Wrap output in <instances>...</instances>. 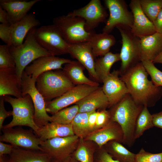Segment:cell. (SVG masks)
<instances>
[{
    "instance_id": "6da1fadb",
    "label": "cell",
    "mask_w": 162,
    "mask_h": 162,
    "mask_svg": "<svg viewBox=\"0 0 162 162\" xmlns=\"http://www.w3.org/2000/svg\"><path fill=\"white\" fill-rule=\"evenodd\" d=\"M148 75L141 62L120 77L136 103L150 107L155 106L162 97V87L155 85L148 79Z\"/></svg>"
},
{
    "instance_id": "7a4b0ae2",
    "label": "cell",
    "mask_w": 162,
    "mask_h": 162,
    "mask_svg": "<svg viewBox=\"0 0 162 162\" xmlns=\"http://www.w3.org/2000/svg\"><path fill=\"white\" fill-rule=\"evenodd\" d=\"M109 111L111 119L118 123L123 134L122 143L132 147L135 140L134 132L138 117L144 106L136 103L129 94L112 106Z\"/></svg>"
},
{
    "instance_id": "3957f363",
    "label": "cell",
    "mask_w": 162,
    "mask_h": 162,
    "mask_svg": "<svg viewBox=\"0 0 162 162\" xmlns=\"http://www.w3.org/2000/svg\"><path fill=\"white\" fill-rule=\"evenodd\" d=\"M36 28L29 31L21 45L10 47L15 61L16 74L21 82L22 73L29 64L40 57L52 55L37 41L34 34Z\"/></svg>"
},
{
    "instance_id": "277c9868",
    "label": "cell",
    "mask_w": 162,
    "mask_h": 162,
    "mask_svg": "<svg viewBox=\"0 0 162 162\" xmlns=\"http://www.w3.org/2000/svg\"><path fill=\"white\" fill-rule=\"evenodd\" d=\"M36 83V87L45 102L60 97L75 86L61 69L41 74L37 78Z\"/></svg>"
},
{
    "instance_id": "5b68a950",
    "label": "cell",
    "mask_w": 162,
    "mask_h": 162,
    "mask_svg": "<svg viewBox=\"0 0 162 162\" xmlns=\"http://www.w3.org/2000/svg\"><path fill=\"white\" fill-rule=\"evenodd\" d=\"M53 22L68 44L89 41L95 33V31L89 32L86 30L83 19L68 14L54 18Z\"/></svg>"
},
{
    "instance_id": "8992f818",
    "label": "cell",
    "mask_w": 162,
    "mask_h": 162,
    "mask_svg": "<svg viewBox=\"0 0 162 162\" xmlns=\"http://www.w3.org/2000/svg\"><path fill=\"white\" fill-rule=\"evenodd\" d=\"M4 99L12 107L13 118L9 123L3 125L2 129L24 126L30 128L34 133H36L39 127L34 121V108L30 96L27 94L17 98L5 95Z\"/></svg>"
},
{
    "instance_id": "52a82bcc",
    "label": "cell",
    "mask_w": 162,
    "mask_h": 162,
    "mask_svg": "<svg viewBox=\"0 0 162 162\" xmlns=\"http://www.w3.org/2000/svg\"><path fill=\"white\" fill-rule=\"evenodd\" d=\"M116 28L122 37V46L119 53L121 63L119 70L121 75L141 62L140 39L132 33L129 27L118 26Z\"/></svg>"
},
{
    "instance_id": "ba28073f",
    "label": "cell",
    "mask_w": 162,
    "mask_h": 162,
    "mask_svg": "<svg viewBox=\"0 0 162 162\" xmlns=\"http://www.w3.org/2000/svg\"><path fill=\"white\" fill-rule=\"evenodd\" d=\"M36 79L27 75L23 71L21 79V88L22 97L29 95L32 100L34 108V120L39 127L52 122L51 116L47 113L44 100L37 89Z\"/></svg>"
},
{
    "instance_id": "9c48e42d",
    "label": "cell",
    "mask_w": 162,
    "mask_h": 162,
    "mask_svg": "<svg viewBox=\"0 0 162 162\" xmlns=\"http://www.w3.org/2000/svg\"><path fill=\"white\" fill-rule=\"evenodd\" d=\"M35 38L39 44L53 56L68 53V44L53 24L36 28Z\"/></svg>"
},
{
    "instance_id": "30bf717a",
    "label": "cell",
    "mask_w": 162,
    "mask_h": 162,
    "mask_svg": "<svg viewBox=\"0 0 162 162\" xmlns=\"http://www.w3.org/2000/svg\"><path fill=\"white\" fill-rule=\"evenodd\" d=\"M79 137L76 135L52 138L41 141L40 147L51 160L64 162L69 157L78 145Z\"/></svg>"
},
{
    "instance_id": "8fae6325",
    "label": "cell",
    "mask_w": 162,
    "mask_h": 162,
    "mask_svg": "<svg viewBox=\"0 0 162 162\" xmlns=\"http://www.w3.org/2000/svg\"><path fill=\"white\" fill-rule=\"evenodd\" d=\"M109 16L103 29V32L110 34L115 27L124 26L131 28L134 21L133 14L123 0H105Z\"/></svg>"
},
{
    "instance_id": "7c38bea8",
    "label": "cell",
    "mask_w": 162,
    "mask_h": 162,
    "mask_svg": "<svg viewBox=\"0 0 162 162\" xmlns=\"http://www.w3.org/2000/svg\"><path fill=\"white\" fill-rule=\"evenodd\" d=\"M2 130L0 142L9 143L15 147L43 151L40 147L41 140L32 129L28 130L16 127Z\"/></svg>"
},
{
    "instance_id": "4fadbf2b",
    "label": "cell",
    "mask_w": 162,
    "mask_h": 162,
    "mask_svg": "<svg viewBox=\"0 0 162 162\" xmlns=\"http://www.w3.org/2000/svg\"><path fill=\"white\" fill-rule=\"evenodd\" d=\"M99 87L86 85L75 86L60 97L45 102L46 110L52 115L70 105L75 104Z\"/></svg>"
},
{
    "instance_id": "5bb4252c",
    "label": "cell",
    "mask_w": 162,
    "mask_h": 162,
    "mask_svg": "<svg viewBox=\"0 0 162 162\" xmlns=\"http://www.w3.org/2000/svg\"><path fill=\"white\" fill-rule=\"evenodd\" d=\"M68 14L83 19L85 29L89 32L94 31V28L101 23H106L108 15L100 0H92L85 6Z\"/></svg>"
},
{
    "instance_id": "9a60e30c",
    "label": "cell",
    "mask_w": 162,
    "mask_h": 162,
    "mask_svg": "<svg viewBox=\"0 0 162 162\" xmlns=\"http://www.w3.org/2000/svg\"><path fill=\"white\" fill-rule=\"evenodd\" d=\"M68 53L87 70L92 80L100 82L95 70V60L89 41L68 44Z\"/></svg>"
},
{
    "instance_id": "2e32d148",
    "label": "cell",
    "mask_w": 162,
    "mask_h": 162,
    "mask_svg": "<svg viewBox=\"0 0 162 162\" xmlns=\"http://www.w3.org/2000/svg\"><path fill=\"white\" fill-rule=\"evenodd\" d=\"M119 75V70H114L102 82V89L108 100L109 107L116 104L129 93L126 85Z\"/></svg>"
},
{
    "instance_id": "e0dca14e",
    "label": "cell",
    "mask_w": 162,
    "mask_h": 162,
    "mask_svg": "<svg viewBox=\"0 0 162 162\" xmlns=\"http://www.w3.org/2000/svg\"><path fill=\"white\" fill-rule=\"evenodd\" d=\"M129 7L134 17L133 24L130 29L134 35L140 38L156 32L152 22L142 11L140 0H131Z\"/></svg>"
},
{
    "instance_id": "ac0fdd59",
    "label": "cell",
    "mask_w": 162,
    "mask_h": 162,
    "mask_svg": "<svg viewBox=\"0 0 162 162\" xmlns=\"http://www.w3.org/2000/svg\"><path fill=\"white\" fill-rule=\"evenodd\" d=\"M71 60L52 55L44 56L33 61L27 66L24 71L28 76L37 79L41 74L51 70L62 69V66Z\"/></svg>"
},
{
    "instance_id": "d6986e66",
    "label": "cell",
    "mask_w": 162,
    "mask_h": 162,
    "mask_svg": "<svg viewBox=\"0 0 162 162\" xmlns=\"http://www.w3.org/2000/svg\"><path fill=\"white\" fill-rule=\"evenodd\" d=\"M86 139L94 142L100 148L110 141L122 142L123 134L120 125L111 120L104 127L88 134Z\"/></svg>"
},
{
    "instance_id": "ffe728a7",
    "label": "cell",
    "mask_w": 162,
    "mask_h": 162,
    "mask_svg": "<svg viewBox=\"0 0 162 162\" xmlns=\"http://www.w3.org/2000/svg\"><path fill=\"white\" fill-rule=\"evenodd\" d=\"M9 95L17 98L22 97L21 82L16 74L15 68L0 69V96Z\"/></svg>"
},
{
    "instance_id": "44dd1931",
    "label": "cell",
    "mask_w": 162,
    "mask_h": 162,
    "mask_svg": "<svg viewBox=\"0 0 162 162\" xmlns=\"http://www.w3.org/2000/svg\"><path fill=\"white\" fill-rule=\"evenodd\" d=\"M40 25L39 20L32 13L28 14L19 21L11 25L10 46H16L21 45L29 31L33 28H37Z\"/></svg>"
},
{
    "instance_id": "7402d4cb",
    "label": "cell",
    "mask_w": 162,
    "mask_h": 162,
    "mask_svg": "<svg viewBox=\"0 0 162 162\" xmlns=\"http://www.w3.org/2000/svg\"><path fill=\"white\" fill-rule=\"evenodd\" d=\"M40 1L1 0L0 6L8 13L11 25L24 17L33 6Z\"/></svg>"
},
{
    "instance_id": "603a6c76",
    "label": "cell",
    "mask_w": 162,
    "mask_h": 162,
    "mask_svg": "<svg viewBox=\"0 0 162 162\" xmlns=\"http://www.w3.org/2000/svg\"><path fill=\"white\" fill-rule=\"evenodd\" d=\"M140 39L141 62H152L162 51V34L156 32Z\"/></svg>"
},
{
    "instance_id": "cb8c5ba5",
    "label": "cell",
    "mask_w": 162,
    "mask_h": 162,
    "mask_svg": "<svg viewBox=\"0 0 162 162\" xmlns=\"http://www.w3.org/2000/svg\"><path fill=\"white\" fill-rule=\"evenodd\" d=\"M75 104L78 106L79 113L90 112L99 109H105L109 106L108 98L101 87Z\"/></svg>"
},
{
    "instance_id": "d4e9b609",
    "label": "cell",
    "mask_w": 162,
    "mask_h": 162,
    "mask_svg": "<svg viewBox=\"0 0 162 162\" xmlns=\"http://www.w3.org/2000/svg\"><path fill=\"white\" fill-rule=\"evenodd\" d=\"M35 134L42 141L75 135L71 123L65 124L52 122L39 127Z\"/></svg>"
},
{
    "instance_id": "484cf974",
    "label": "cell",
    "mask_w": 162,
    "mask_h": 162,
    "mask_svg": "<svg viewBox=\"0 0 162 162\" xmlns=\"http://www.w3.org/2000/svg\"><path fill=\"white\" fill-rule=\"evenodd\" d=\"M85 68L77 61H71L64 65L62 70L69 80L74 85H86L99 86V83L87 78L84 74Z\"/></svg>"
},
{
    "instance_id": "4316f807",
    "label": "cell",
    "mask_w": 162,
    "mask_h": 162,
    "mask_svg": "<svg viewBox=\"0 0 162 162\" xmlns=\"http://www.w3.org/2000/svg\"><path fill=\"white\" fill-rule=\"evenodd\" d=\"M9 155V162H50L51 161L49 155L43 151L15 146Z\"/></svg>"
},
{
    "instance_id": "83f0119b",
    "label": "cell",
    "mask_w": 162,
    "mask_h": 162,
    "mask_svg": "<svg viewBox=\"0 0 162 162\" xmlns=\"http://www.w3.org/2000/svg\"><path fill=\"white\" fill-rule=\"evenodd\" d=\"M89 41L95 58L102 57L109 52L111 47L115 44L116 40L114 36L110 34L95 32Z\"/></svg>"
},
{
    "instance_id": "f1b7e54d",
    "label": "cell",
    "mask_w": 162,
    "mask_h": 162,
    "mask_svg": "<svg viewBox=\"0 0 162 162\" xmlns=\"http://www.w3.org/2000/svg\"><path fill=\"white\" fill-rule=\"evenodd\" d=\"M119 61V53H114L110 52L95 60V70L100 82H102L110 74L112 65Z\"/></svg>"
},
{
    "instance_id": "f546056e",
    "label": "cell",
    "mask_w": 162,
    "mask_h": 162,
    "mask_svg": "<svg viewBox=\"0 0 162 162\" xmlns=\"http://www.w3.org/2000/svg\"><path fill=\"white\" fill-rule=\"evenodd\" d=\"M106 150L120 162H136V154L130 151L117 141L110 142Z\"/></svg>"
},
{
    "instance_id": "4dcf8cb0",
    "label": "cell",
    "mask_w": 162,
    "mask_h": 162,
    "mask_svg": "<svg viewBox=\"0 0 162 162\" xmlns=\"http://www.w3.org/2000/svg\"><path fill=\"white\" fill-rule=\"evenodd\" d=\"M153 127L152 115L150 113L148 107L144 106L136 122L134 132L135 140L140 137L146 130Z\"/></svg>"
},
{
    "instance_id": "1f68e13d",
    "label": "cell",
    "mask_w": 162,
    "mask_h": 162,
    "mask_svg": "<svg viewBox=\"0 0 162 162\" xmlns=\"http://www.w3.org/2000/svg\"><path fill=\"white\" fill-rule=\"evenodd\" d=\"M92 112H78L74 119L71 123L73 130L75 135L79 137L83 138L91 133L88 124V117Z\"/></svg>"
},
{
    "instance_id": "d6a6232c",
    "label": "cell",
    "mask_w": 162,
    "mask_h": 162,
    "mask_svg": "<svg viewBox=\"0 0 162 162\" xmlns=\"http://www.w3.org/2000/svg\"><path fill=\"white\" fill-rule=\"evenodd\" d=\"M78 112V106L75 104L52 115L51 116L52 122L65 124H70Z\"/></svg>"
},
{
    "instance_id": "836d02e7",
    "label": "cell",
    "mask_w": 162,
    "mask_h": 162,
    "mask_svg": "<svg viewBox=\"0 0 162 162\" xmlns=\"http://www.w3.org/2000/svg\"><path fill=\"white\" fill-rule=\"evenodd\" d=\"M140 3L142 11L152 22L162 9V0H140Z\"/></svg>"
},
{
    "instance_id": "e575fe53",
    "label": "cell",
    "mask_w": 162,
    "mask_h": 162,
    "mask_svg": "<svg viewBox=\"0 0 162 162\" xmlns=\"http://www.w3.org/2000/svg\"><path fill=\"white\" fill-rule=\"evenodd\" d=\"M74 156L80 162H94L93 152L84 142L82 138L79 141Z\"/></svg>"
},
{
    "instance_id": "d590c367",
    "label": "cell",
    "mask_w": 162,
    "mask_h": 162,
    "mask_svg": "<svg viewBox=\"0 0 162 162\" xmlns=\"http://www.w3.org/2000/svg\"><path fill=\"white\" fill-rule=\"evenodd\" d=\"M14 59L10 47L6 44L0 45V69L15 68Z\"/></svg>"
},
{
    "instance_id": "8d00e7d4",
    "label": "cell",
    "mask_w": 162,
    "mask_h": 162,
    "mask_svg": "<svg viewBox=\"0 0 162 162\" xmlns=\"http://www.w3.org/2000/svg\"><path fill=\"white\" fill-rule=\"evenodd\" d=\"M141 62L154 84L162 87V71L156 68L152 61H146Z\"/></svg>"
},
{
    "instance_id": "74e56055",
    "label": "cell",
    "mask_w": 162,
    "mask_h": 162,
    "mask_svg": "<svg viewBox=\"0 0 162 162\" xmlns=\"http://www.w3.org/2000/svg\"><path fill=\"white\" fill-rule=\"evenodd\" d=\"M162 160V152L153 154L146 151L142 148L136 154V162H161Z\"/></svg>"
},
{
    "instance_id": "f35d334b",
    "label": "cell",
    "mask_w": 162,
    "mask_h": 162,
    "mask_svg": "<svg viewBox=\"0 0 162 162\" xmlns=\"http://www.w3.org/2000/svg\"><path fill=\"white\" fill-rule=\"evenodd\" d=\"M111 120L110 114L109 111L103 109L98 112L95 125V130L104 127Z\"/></svg>"
},
{
    "instance_id": "ab89813d",
    "label": "cell",
    "mask_w": 162,
    "mask_h": 162,
    "mask_svg": "<svg viewBox=\"0 0 162 162\" xmlns=\"http://www.w3.org/2000/svg\"><path fill=\"white\" fill-rule=\"evenodd\" d=\"M11 26L10 25L0 24V38L6 44L10 46Z\"/></svg>"
},
{
    "instance_id": "60d3db41",
    "label": "cell",
    "mask_w": 162,
    "mask_h": 162,
    "mask_svg": "<svg viewBox=\"0 0 162 162\" xmlns=\"http://www.w3.org/2000/svg\"><path fill=\"white\" fill-rule=\"evenodd\" d=\"M4 96H0V130L2 128L3 123L6 118L12 116V111H7L4 106Z\"/></svg>"
},
{
    "instance_id": "b9f144b4",
    "label": "cell",
    "mask_w": 162,
    "mask_h": 162,
    "mask_svg": "<svg viewBox=\"0 0 162 162\" xmlns=\"http://www.w3.org/2000/svg\"><path fill=\"white\" fill-rule=\"evenodd\" d=\"M98 113V112L93 111L88 116V124L91 133L95 130V125Z\"/></svg>"
},
{
    "instance_id": "7bdbcfd3",
    "label": "cell",
    "mask_w": 162,
    "mask_h": 162,
    "mask_svg": "<svg viewBox=\"0 0 162 162\" xmlns=\"http://www.w3.org/2000/svg\"><path fill=\"white\" fill-rule=\"evenodd\" d=\"M98 162H120L114 159L112 156L106 150H103L98 158Z\"/></svg>"
},
{
    "instance_id": "ee69618b",
    "label": "cell",
    "mask_w": 162,
    "mask_h": 162,
    "mask_svg": "<svg viewBox=\"0 0 162 162\" xmlns=\"http://www.w3.org/2000/svg\"><path fill=\"white\" fill-rule=\"evenodd\" d=\"M14 147L11 144H5L2 142H0V156L7 154L10 155Z\"/></svg>"
},
{
    "instance_id": "f6af8a7d",
    "label": "cell",
    "mask_w": 162,
    "mask_h": 162,
    "mask_svg": "<svg viewBox=\"0 0 162 162\" xmlns=\"http://www.w3.org/2000/svg\"><path fill=\"white\" fill-rule=\"evenodd\" d=\"M152 22L156 32L162 34V9Z\"/></svg>"
},
{
    "instance_id": "bcb514c9",
    "label": "cell",
    "mask_w": 162,
    "mask_h": 162,
    "mask_svg": "<svg viewBox=\"0 0 162 162\" xmlns=\"http://www.w3.org/2000/svg\"><path fill=\"white\" fill-rule=\"evenodd\" d=\"M152 117L154 127L162 129V111L152 114Z\"/></svg>"
},
{
    "instance_id": "7dc6e473",
    "label": "cell",
    "mask_w": 162,
    "mask_h": 162,
    "mask_svg": "<svg viewBox=\"0 0 162 162\" xmlns=\"http://www.w3.org/2000/svg\"><path fill=\"white\" fill-rule=\"evenodd\" d=\"M0 22L1 24L10 25L8 13L0 6Z\"/></svg>"
},
{
    "instance_id": "c3c4849f",
    "label": "cell",
    "mask_w": 162,
    "mask_h": 162,
    "mask_svg": "<svg viewBox=\"0 0 162 162\" xmlns=\"http://www.w3.org/2000/svg\"><path fill=\"white\" fill-rule=\"evenodd\" d=\"M154 63L162 64V51L158 56L152 61Z\"/></svg>"
},
{
    "instance_id": "681fc988",
    "label": "cell",
    "mask_w": 162,
    "mask_h": 162,
    "mask_svg": "<svg viewBox=\"0 0 162 162\" xmlns=\"http://www.w3.org/2000/svg\"><path fill=\"white\" fill-rule=\"evenodd\" d=\"M4 156H0V162H9L8 160H6Z\"/></svg>"
},
{
    "instance_id": "f907efd6",
    "label": "cell",
    "mask_w": 162,
    "mask_h": 162,
    "mask_svg": "<svg viewBox=\"0 0 162 162\" xmlns=\"http://www.w3.org/2000/svg\"><path fill=\"white\" fill-rule=\"evenodd\" d=\"M64 162H76V161L73 160V159L71 158L70 157L67 158Z\"/></svg>"
},
{
    "instance_id": "816d5d0a",
    "label": "cell",
    "mask_w": 162,
    "mask_h": 162,
    "mask_svg": "<svg viewBox=\"0 0 162 162\" xmlns=\"http://www.w3.org/2000/svg\"><path fill=\"white\" fill-rule=\"evenodd\" d=\"M50 162H57V161H51Z\"/></svg>"
},
{
    "instance_id": "f5cc1de1",
    "label": "cell",
    "mask_w": 162,
    "mask_h": 162,
    "mask_svg": "<svg viewBox=\"0 0 162 162\" xmlns=\"http://www.w3.org/2000/svg\"><path fill=\"white\" fill-rule=\"evenodd\" d=\"M161 162H162V161H161Z\"/></svg>"
}]
</instances>
